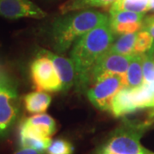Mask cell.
<instances>
[{
  "label": "cell",
  "instance_id": "obj_1",
  "mask_svg": "<svg viewBox=\"0 0 154 154\" xmlns=\"http://www.w3.org/2000/svg\"><path fill=\"white\" fill-rule=\"evenodd\" d=\"M115 41V33L110 20L84 33L71 46L70 59L76 72L75 88L79 92L88 91L91 74L99 59L110 50Z\"/></svg>",
  "mask_w": 154,
  "mask_h": 154
},
{
  "label": "cell",
  "instance_id": "obj_2",
  "mask_svg": "<svg viewBox=\"0 0 154 154\" xmlns=\"http://www.w3.org/2000/svg\"><path fill=\"white\" fill-rule=\"evenodd\" d=\"M109 20V15L94 9L72 11L57 17L51 30V45L56 53H64L77 38Z\"/></svg>",
  "mask_w": 154,
  "mask_h": 154
},
{
  "label": "cell",
  "instance_id": "obj_3",
  "mask_svg": "<svg viewBox=\"0 0 154 154\" xmlns=\"http://www.w3.org/2000/svg\"><path fill=\"white\" fill-rule=\"evenodd\" d=\"M20 102L16 85L5 75H0V140L5 138L18 119Z\"/></svg>",
  "mask_w": 154,
  "mask_h": 154
},
{
  "label": "cell",
  "instance_id": "obj_4",
  "mask_svg": "<svg viewBox=\"0 0 154 154\" xmlns=\"http://www.w3.org/2000/svg\"><path fill=\"white\" fill-rule=\"evenodd\" d=\"M144 126L124 124L116 129L105 147L115 154H152L140 143Z\"/></svg>",
  "mask_w": 154,
  "mask_h": 154
},
{
  "label": "cell",
  "instance_id": "obj_5",
  "mask_svg": "<svg viewBox=\"0 0 154 154\" xmlns=\"http://www.w3.org/2000/svg\"><path fill=\"white\" fill-rule=\"evenodd\" d=\"M127 86L124 78L118 75H108L94 82L88 89V98L101 110H110L112 100L119 90Z\"/></svg>",
  "mask_w": 154,
  "mask_h": 154
},
{
  "label": "cell",
  "instance_id": "obj_6",
  "mask_svg": "<svg viewBox=\"0 0 154 154\" xmlns=\"http://www.w3.org/2000/svg\"><path fill=\"white\" fill-rule=\"evenodd\" d=\"M30 74L38 91L58 92L63 90L60 77L51 60L45 54L38 56L30 65Z\"/></svg>",
  "mask_w": 154,
  "mask_h": 154
},
{
  "label": "cell",
  "instance_id": "obj_7",
  "mask_svg": "<svg viewBox=\"0 0 154 154\" xmlns=\"http://www.w3.org/2000/svg\"><path fill=\"white\" fill-rule=\"evenodd\" d=\"M131 57L132 55H122L109 50L94 65L91 74L90 84L108 75H118L126 80Z\"/></svg>",
  "mask_w": 154,
  "mask_h": 154
},
{
  "label": "cell",
  "instance_id": "obj_8",
  "mask_svg": "<svg viewBox=\"0 0 154 154\" xmlns=\"http://www.w3.org/2000/svg\"><path fill=\"white\" fill-rule=\"evenodd\" d=\"M0 16L8 19H42L46 13L31 0H0Z\"/></svg>",
  "mask_w": 154,
  "mask_h": 154
},
{
  "label": "cell",
  "instance_id": "obj_9",
  "mask_svg": "<svg viewBox=\"0 0 154 154\" xmlns=\"http://www.w3.org/2000/svg\"><path fill=\"white\" fill-rule=\"evenodd\" d=\"M57 130L55 120L51 116L35 114L22 122L20 134L32 135L40 138H51Z\"/></svg>",
  "mask_w": 154,
  "mask_h": 154
},
{
  "label": "cell",
  "instance_id": "obj_10",
  "mask_svg": "<svg viewBox=\"0 0 154 154\" xmlns=\"http://www.w3.org/2000/svg\"><path fill=\"white\" fill-rule=\"evenodd\" d=\"M42 53L47 56L52 62L62 81L63 91H67L75 85L76 72L71 59L66 58L63 56L58 55L57 53L48 51H43Z\"/></svg>",
  "mask_w": 154,
  "mask_h": 154
},
{
  "label": "cell",
  "instance_id": "obj_11",
  "mask_svg": "<svg viewBox=\"0 0 154 154\" xmlns=\"http://www.w3.org/2000/svg\"><path fill=\"white\" fill-rule=\"evenodd\" d=\"M137 110V108L133 102L132 88L123 87L116 94L112 100L110 111L116 117L133 113Z\"/></svg>",
  "mask_w": 154,
  "mask_h": 154
},
{
  "label": "cell",
  "instance_id": "obj_12",
  "mask_svg": "<svg viewBox=\"0 0 154 154\" xmlns=\"http://www.w3.org/2000/svg\"><path fill=\"white\" fill-rule=\"evenodd\" d=\"M116 0H67L59 6L61 15L69 12L96 8H109Z\"/></svg>",
  "mask_w": 154,
  "mask_h": 154
},
{
  "label": "cell",
  "instance_id": "obj_13",
  "mask_svg": "<svg viewBox=\"0 0 154 154\" xmlns=\"http://www.w3.org/2000/svg\"><path fill=\"white\" fill-rule=\"evenodd\" d=\"M143 54H132L127 71V87L137 88L144 83L143 79Z\"/></svg>",
  "mask_w": 154,
  "mask_h": 154
},
{
  "label": "cell",
  "instance_id": "obj_14",
  "mask_svg": "<svg viewBox=\"0 0 154 154\" xmlns=\"http://www.w3.org/2000/svg\"><path fill=\"white\" fill-rule=\"evenodd\" d=\"M51 102V97L43 91H37L27 94L24 97L25 109L29 113H44Z\"/></svg>",
  "mask_w": 154,
  "mask_h": 154
},
{
  "label": "cell",
  "instance_id": "obj_15",
  "mask_svg": "<svg viewBox=\"0 0 154 154\" xmlns=\"http://www.w3.org/2000/svg\"><path fill=\"white\" fill-rule=\"evenodd\" d=\"M137 33L120 35V37L113 42L110 50L122 55L134 54V48Z\"/></svg>",
  "mask_w": 154,
  "mask_h": 154
},
{
  "label": "cell",
  "instance_id": "obj_16",
  "mask_svg": "<svg viewBox=\"0 0 154 154\" xmlns=\"http://www.w3.org/2000/svg\"><path fill=\"white\" fill-rule=\"evenodd\" d=\"M110 10L145 13L149 11V0H116Z\"/></svg>",
  "mask_w": 154,
  "mask_h": 154
},
{
  "label": "cell",
  "instance_id": "obj_17",
  "mask_svg": "<svg viewBox=\"0 0 154 154\" xmlns=\"http://www.w3.org/2000/svg\"><path fill=\"white\" fill-rule=\"evenodd\" d=\"M134 53H154V38L147 31L141 29L137 33Z\"/></svg>",
  "mask_w": 154,
  "mask_h": 154
},
{
  "label": "cell",
  "instance_id": "obj_18",
  "mask_svg": "<svg viewBox=\"0 0 154 154\" xmlns=\"http://www.w3.org/2000/svg\"><path fill=\"white\" fill-rule=\"evenodd\" d=\"M110 23H129L142 22L145 18V13H137L127 11H109Z\"/></svg>",
  "mask_w": 154,
  "mask_h": 154
},
{
  "label": "cell",
  "instance_id": "obj_19",
  "mask_svg": "<svg viewBox=\"0 0 154 154\" xmlns=\"http://www.w3.org/2000/svg\"><path fill=\"white\" fill-rule=\"evenodd\" d=\"M51 142V138H40L32 135L20 134V144L22 147H28L41 152H46Z\"/></svg>",
  "mask_w": 154,
  "mask_h": 154
},
{
  "label": "cell",
  "instance_id": "obj_20",
  "mask_svg": "<svg viewBox=\"0 0 154 154\" xmlns=\"http://www.w3.org/2000/svg\"><path fill=\"white\" fill-rule=\"evenodd\" d=\"M74 146L69 140L64 139H56L51 140L46 150L47 154H73Z\"/></svg>",
  "mask_w": 154,
  "mask_h": 154
},
{
  "label": "cell",
  "instance_id": "obj_21",
  "mask_svg": "<svg viewBox=\"0 0 154 154\" xmlns=\"http://www.w3.org/2000/svg\"><path fill=\"white\" fill-rule=\"evenodd\" d=\"M142 22H129V23H110V27L115 35H122L128 33H134L142 28Z\"/></svg>",
  "mask_w": 154,
  "mask_h": 154
},
{
  "label": "cell",
  "instance_id": "obj_22",
  "mask_svg": "<svg viewBox=\"0 0 154 154\" xmlns=\"http://www.w3.org/2000/svg\"><path fill=\"white\" fill-rule=\"evenodd\" d=\"M143 79L145 84L154 83V53L143 54Z\"/></svg>",
  "mask_w": 154,
  "mask_h": 154
},
{
  "label": "cell",
  "instance_id": "obj_23",
  "mask_svg": "<svg viewBox=\"0 0 154 154\" xmlns=\"http://www.w3.org/2000/svg\"><path fill=\"white\" fill-rule=\"evenodd\" d=\"M141 29L147 31L154 38V16H150L144 18Z\"/></svg>",
  "mask_w": 154,
  "mask_h": 154
},
{
  "label": "cell",
  "instance_id": "obj_24",
  "mask_svg": "<svg viewBox=\"0 0 154 154\" xmlns=\"http://www.w3.org/2000/svg\"><path fill=\"white\" fill-rule=\"evenodd\" d=\"M14 154H47L46 152H41L33 148H28V147H22L17 151Z\"/></svg>",
  "mask_w": 154,
  "mask_h": 154
},
{
  "label": "cell",
  "instance_id": "obj_25",
  "mask_svg": "<svg viewBox=\"0 0 154 154\" xmlns=\"http://www.w3.org/2000/svg\"><path fill=\"white\" fill-rule=\"evenodd\" d=\"M98 154H115V153H113L112 152H110V151H109V150H107V149L105 148V147H102V148L100 149V151H99V153Z\"/></svg>",
  "mask_w": 154,
  "mask_h": 154
},
{
  "label": "cell",
  "instance_id": "obj_26",
  "mask_svg": "<svg viewBox=\"0 0 154 154\" xmlns=\"http://www.w3.org/2000/svg\"><path fill=\"white\" fill-rule=\"evenodd\" d=\"M149 11H154V0H149Z\"/></svg>",
  "mask_w": 154,
  "mask_h": 154
},
{
  "label": "cell",
  "instance_id": "obj_27",
  "mask_svg": "<svg viewBox=\"0 0 154 154\" xmlns=\"http://www.w3.org/2000/svg\"><path fill=\"white\" fill-rule=\"evenodd\" d=\"M152 154H153V153H152Z\"/></svg>",
  "mask_w": 154,
  "mask_h": 154
},
{
  "label": "cell",
  "instance_id": "obj_28",
  "mask_svg": "<svg viewBox=\"0 0 154 154\" xmlns=\"http://www.w3.org/2000/svg\"><path fill=\"white\" fill-rule=\"evenodd\" d=\"M153 154H154V153H153Z\"/></svg>",
  "mask_w": 154,
  "mask_h": 154
}]
</instances>
